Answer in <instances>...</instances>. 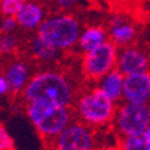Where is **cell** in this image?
Wrapping results in <instances>:
<instances>
[{"label":"cell","instance_id":"obj_1","mask_svg":"<svg viewBox=\"0 0 150 150\" xmlns=\"http://www.w3.org/2000/svg\"><path fill=\"white\" fill-rule=\"evenodd\" d=\"M77 93L79 92L73 81L65 72L57 69H45L33 74L22 92V98L25 103L42 100L72 107Z\"/></svg>","mask_w":150,"mask_h":150},{"label":"cell","instance_id":"obj_2","mask_svg":"<svg viewBox=\"0 0 150 150\" xmlns=\"http://www.w3.org/2000/svg\"><path fill=\"white\" fill-rule=\"evenodd\" d=\"M74 115L79 120L92 129H104L114 123L118 103L105 96L96 87H89L79 92L73 101Z\"/></svg>","mask_w":150,"mask_h":150},{"label":"cell","instance_id":"obj_3","mask_svg":"<svg viewBox=\"0 0 150 150\" xmlns=\"http://www.w3.org/2000/svg\"><path fill=\"white\" fill-rule=\"evenodd\" d=\"M26 115L45 142L52 143L53 139L73 120L74 111H72L70 105L35 100L26 103Z\"/></svg>","mask_w":150,"mask_h":150},{"label":"cell","instance_id":"obj_4","mask_svg":"<svg viewBox=\"0 0 150 150\" xmlns=\"http://www.w3.org/2000/svg\"><path fill=\"white\" fill-rule=\"evenodd\" d=\"M81 30L83 27L80 21L74 15L59 11L45 18V21L37 30V34L64 53L73 50L77 46Z\"/></svg>","mask_w":150,"mask_h":150},{"label":"cell","instance_id":"obj_5","mask_svg":"<svg viewBox=\"0 0 150 150\" xmlns=\"http://www.w3.org/2000/svg\"><path fill=\"white\" fill-rule=\"evenodd\" d=\"M118 50V46L108 39L96 49L84 53L80 64L81 74L84 79L96 84L104 74L116 68Z\"/></svg>","mask_w":150,"mask_h":150},{"label":"cell","instance_id":"obj_6","mask_svg":"<svg viewBox=\"0 0 150 150\" xmlns=\"http://www.w3.org/2000/svg\"><path fill=\"white\" fill-rule=\"evenodd\" d=\"M150 122V104L125 101L118 105L114 127L119 137L145 133Z\"/></svg>","mask_w":150,"mask_h":150},{"label":"cell","instance_id":"obj_7","mask_svg":"<svg viewBox=\"0 0 150 150\" xmlns=\"http://www.w3.org/2000/svg\"><path fill=\"white\" fill-rule=\"evenodd\" d=\"M52 147L57 150H92L98 147L95 129L81 120H72L53 139Z\"/></svg>","mask_w":150,"mask_h":150},{"label":"cell","instance_id":"obj_8","mask_svg":"<svg viewBox=\"0 0 150 150\" xmlns=\"http://www.w3.org/2000/svg\"><path fill=\"white\" fill-rule=\"evenodd\" d=\"M116 68L125 76L143 72V70H149L150 68L149 54L143 49H141L139 46H135L134 43L129 46L119 47Z\"/></svg>","mask_w":150,"mask_h":150},{"label":"cell","instance_id":"obj_9","mask_svg":"<svg viewBox=\"0 0 150 150\" xmlns=\"http://www.w3.org/2000/svg\"><path fill=\"white\" fill-rule=\"evenodd\" d=\"M123 100L139 104H150V72L143 70L125 76Z\"/></svg>","mask_w":150,"mask_h":150},{"label":"cell","instance_id":"obj_10","mask_svg":"<svg viewBox=\"0 0 150 150\" xmlns=\"http://www.w3.org/2000/svg\"><path fill=\"white\" fill-rule=\"evenodd\" d=\"M107 31H108V39L114 42L118 47L133 45L138 37L135 23L129 16L120 12L112 15Z\"/></svg>","mask_w":150,"mask_h":150},{"label":"cell","instance_id":"obj_11","mask_svg":"<svg viewBox=\"0 0 150 150\" xmlns=\"http://www.w3.org/2000/svg\"><path fill=\"white\" fill-rule=\"evenodd\" d=\"M18 26L26 31L38 30V27L42 25V22L46 18L45 7L37 0H26L23 7L16 14Z\"/></svg>","mask_w":150,"mask_h":150},{"label":"cell","instance_id":"obj_12","mask_svg":"<svg viewBox=\"0 0 150 150\" xmlns=\"http://www.w3.org/2000/svg\"><path fill=\"white\" fill-rule=\"evenodd\" d=\"M4 76L7 77V81L10 84V93L19 95L23 92L31 79L30 67L23 59H15L7 65L4 70Z\"/></svg>","mask_w":150,"mask_h":150},{"label":"cell","instance_id":"obj_13","mask_svg":"<svg viewBox=\"0 0 150 150\" xmlns=\"http://www.w3.org/2000/svg\"><path fill=\"white\" fill-rule=\"evenodd\" d=\"M96 87L100 89L105 96H108L115 103L123 100V88H125V74L118 69L114 68L107 74L101 77L96 83Z\"/></svg>","mask_w":150,"mask_h":150},{"label":"cell","instance_id":"obj_14","mask_svg":"<svg viewBox=\"0 0 150 150\" xmlns=\"http://www.w3.org/2000/svg\"><path fill=\"white\" fill-rule=\"evenodd\" d=\"M107 41H108V31L104 27L98 25L87 26L81 30L76 49L81 54H84V53L96 49L98 46L103 45Z\"/></svg>","mask_w":150,"mask_h":150},{"label":"cell","instance_id":"obj_15","mask_svg":"<svg viewBox=\"0 0 150 150\" xmlns=\"http://www.w3.org/2000/svg\"><path fill=\"white\" fill-rule=\"evenodd\" d=\"M30 53H31L33 58L41 64L56 62L57 59H58L59 54H61V52L58 49H56L54 46L47 43L38 34L35 35V37H33L31 42H30Z\"/></svg>","mask_w":150,"mask_h":150},{"label":"cell","instance_id":"obj_16","mask_svg":"<svg viewBox=\"0 0 150 150\" xmlns=\"http://www.w3.org/2000/svg\"><path fill=\"white\" fill-rule=\"evenodd\" d=\"M119 149L125 150H146V139L145 134H129V135L119 137Z\"/></svg>","mask_w":150,"mask_h":150},{"label":"cell","instance_id":"obj_17","mask_svg":"<svg viewBox=\"0 0 150 150\" xmlns=\"http://www.w3.org/2000/svg\"><path fill=\"white\" fill-rule=\"evenodd\" d=\"M19 47V39L14 33L4 34L0 33V54L1 56H10L15 53Z\"/></svg>","mask_w":150,"mask_h":150},{"label":"cell","instance_id":"obj_18","mask_svg":"<svg viewBox=\"0 0 150 150\" xmlns=\"http://www.w3.org/2000/svg\"><path fill=\"white\" fill-rule=\"evenodd\" d=\"M26 0H0V14L3 16H16Z\"/></svg>","mask_w":150,"mask_h":150},{"label":"cell","instance_id":"obj_19","mask_svg":"<svg viewBox=\"0 0 150 150\" xmlns=\"http://www.w3.org/2000/svg\"><path fill=\"white\" fill-rule=\"evenodd\" d=\"M15 141L8 133V130L0 122V150H14Z\"/></svg>","mask_w":150,"mask_h":150},{"label":"cell","instance_id":"obj_20","mask_svg":"<svg viewBox=\"0 0 150 150\" xmlns=\"http://www.w3.org/2000/svg\"><path fill=\"white\" fill-rule=\"evenodd\" d=\"M19 27L15 16H3L1 22H0V33L4 34H10V33H15V30Z\"/></svg>","mask_w":150,"mask_h":150},{"label":"cell","instance_id":"obj_21","mask_svg":"<svg viewBox=\"0 0 150 150\" xmlns=\"http://www.w3.org/2000/svg\"><path fill=\"white\" fill-rule=\"evenodd\" d=\"M53 3L56 6V8L58 11L62 12H69L73 8H76L80 3V0H53Z\"/></svg>","mask_w":150,"mask_h":150},{"label":"cell","instance_id":"obj_22","mask_svg":"<svg viewBox=\"0 0 150 150\" xmlns=\"http://www.w3.org/2000/svg\"><path fill=\"white\" fill-rule=\"evenodd\" d=\"M107 1L111 4V7L120 10V8H127L134 0H107Z\"/></svg>","mask_w":150,"mask_h":150},{"label":"cell","instance_id":"obj_23","mask_svg":"<svg viewBox=\"0 0 150 150\" xmlns=\"http://www.w3.org/2000/svg\"><path fill=\"white\" fill-rule=\"evenodd\" d=\"M10 92V84L7 81V77L4 74H0V96H4Z\"/></svg>","mask_w":150,"mask_h":150},{"label":"cell","instance_id":"obj_24","mask_svg":"<svg viewBox=\"0 0 150 150\" xmlns=\"http://www.w3.org/2000/svg\"><path fill=\"white\" fill-rule=\"evenodd\" d=\"M143 134H145V139H146V150H150V122Z\"/></svg>","mask_w":150,"mask_h":150},{"label":"cell","instance_id":"obj_25","mask_svg":"<svg viewBox=\"0 0 150 150\" xmlns=\"http://www.w3.org/2000/svg\"><path fill=\"white\" fill-rule=\"evenodd\" d=\"M149 61H150V53H149Z\"/></svg>","mask_w":150,"mask_h":150}]
</instances>
